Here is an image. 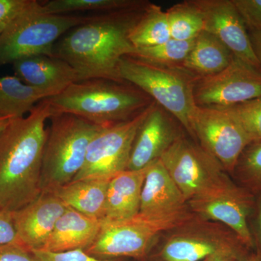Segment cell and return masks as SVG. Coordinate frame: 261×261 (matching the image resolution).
I'll list each match as a JSON object with an SVG mask.
<instances>
[{"label": "cell", "mask_w": 261, "mask_h": 261, "mask_svg": "<svg viewBox=\"0 0 261 261\" xmlns=\"http://www.w3.org/2000/svg\"><path fill=\"white\" fill-rule=\"evenodd\" d=\"M195 41H180L171 38L159 45L136 49L135 54L130 56L155 65L181 68Z\"/></svg>", "instance_id": "cell-27"}, {"label": "cell", "mask_w": 261, "mask_h": 261, "mask_svg": "<svg viewBox=\"0 0 261 261\" xmlns=\"http://www.w3.org/2000/svg\"><path fill=\"white\" fill-rule=\"evenodd\" d=\"M239 261H255V260H242Z\"/></svg>", "instance_id": "cell-40"}, {"label": "cell", "mask_w": 261, "mask_h": 261, "mask_svg": "<svg viewBox=\"0 0 261 261\" xmlns=\"http://www.w3.org/2000/svg\"><path fill=\"white\" fill-rule=\"evenodd\" d=\"M14 118H9V117H0V133L5 129V127L8 126L11 120Z\"/></svg>", "instance_id": "cell-38"}, {"label": "cell", "mask_w": 261, "mask_h": 261, "mask_svg": "<svg viewBox=\"0 0 261 261\" xmlns=\"http://www.w3.org/2000/svg\"><path fill=\"white\" fill-rule=\"evenodd\" d=\"M171 39L167 13L159 5L149 3L129 34L136 49L153 47Z\"/></svg>", "instance_id": "cell-24"}, {"label": "cell", "mask_w": 261, "mask_h": 261, "mask_svg": "<svg viewBox=\"0 0 261 261\" xmlns=\"http://www.w3.org/2000/svg\"><path fill=\"white\" fill-rule=\"evenodd\" d=\"M39 3L36 0L0 34V65L34 56H53L56 41L61 36L94 16L45 14L39 11Z\"/></svg>", "instance_id": "cell-7"}, {"label": "cell", "mask_w": 261, "mask_h": 261, "mask_svg": "<svg viewBox=\"0 0 261 261\" xmlns=\"http://www.w3.org/2000/svg\"><path fill=\"white\" fill-rule=\"evenodd\" d=\"M36 0H0V23H9L35 3Z\"/></svg>", "instance_id": "cell-32"}, {"label": "cell", "mask_w": 261, "mask_h": 261, "mask_svg": "<svg viewBox=\"0 0 261 261\" xmlns=\"http://www.w3.org/2000/svg\"><path fill=\"white\" fill-rule=\"evenodd\" d=\"M152 104L128 121L102 128L89 144L83 166L71 181L111 179L126 171L136 135Z\"/></svg>", "instance_id": "cell-10"}, {"label": "cell", "mask_w": 261, "mask_h": 261, "mask_svg": "<svg viewBox=\"0 0 261 261\" xmlns=\"http://www.w3.org/2000/svg\"><path fill=\"white\" fill-rule=\"evenodd\" d=\"M147 5L94 14L56 44L53 56L68 63L76 71L79 82L106 80L123 83L118 65L122 58L135 54L129 34Z\"/></svg>", "instance_id": "cell-1"}, {"label": "cell", "mask_w": 261, "mask_h": 261, "mask_svg": "<svg viewBox=\"0 0 261 261\" xmlns=\"http://www.w3.org/2000/svg\"><path fill=\"white\" fill-rule=\"evenodd\" d=\"M32 252L37 261H118L92 256L82 249L59 252L42 250H32Z\"/></svg>", "instance_id": "cell-31"}, {"label": "cell", "mask_w": 261, "mask_h": 261, "mask_svg": "<svg viewBox=\"0 0 261 261\" xmlns=\"http://www.w3.org/2000/svg\"><path fill=\"white\" fill-rule=\"evenodd\" d=\"M203 17L205 31L219 39L233 56L260 71L248 30L233 0H193Z\"/></svg>", "instance_id": "cell-14"}, {"label": "cell", "mask_w": 261, "mask_h": 261, "mask_svg": "<svg viewBox=\"0 0 261 261\" xmlns=\"http://www.w3.org/2000/svg\"><path fill=\"white\" fill-rule=\"evenodd\" d=\"M51 116L43 99L28 116L11 120L0 133V207L11 214L42 195L45 123Z\"/></svg>", "instance_id": "cell-2"}, {"label": "cell", "mask_w": 261, "mask_h": 261, "mask_svg": "<svg viewBox=\"0 0 261 261\" xmlns=\"http://www.w3.org/2000/svg\"><path fill=\"white\" fill-rule=\"evenodd\" d=\"M146 169L126 170L110 179L102 221H122L139 214Z\"/></svg>", "instance_id": "cell-20"}, {"label": "cell", "mask_w": 261, "mask_h": 261, "mask_svg": "<svg viewBox=\"0 0 261 261\" xmlns=\"http://www.w3.org/2000/svg\"><path fill=\"white\" fill-rule=\"evenodd\" d=\"M42 167V192L69 183L80 172L89 144L104 127L74 115L51 116Z\"/></svg>", "instance_id": "cell-6"}, {"label": "cell", "mask_w": 261, "mask_h": 261, "mask_svg": "<svg viewBox=\"0 0 261 261\" xmlns=\"http://www.w3.org/2000/svg\"><path fill=\"white\" fill-rule=\"evenodd\" d=\"M66 205L51 192H42L37 200L12 213L20 245L30 251L42 250Z\"/></svg>", "instance_id": "cell-16"}, {"label": "cell", "mask_w": 261, "mask_h": 261, "mask_svg": "<svg viewBox=\"0 0 261 261\" xmlns=\"http://www.w3.org/2000/svg\"><path fill=\"white\" fill-rule=\"evenodd\" d=\"M102 221L67 207L42 250L59 252L82 249L94 243Z\"/></svg>", "instance_id": "cell-19"}, {"label": "cell", "mask_w": 261, "mask_h": 261, "mask_svg": "<svg viewBox=\"0 0 261 261\" xmlns=\"http://www.w3.org/2000/svg\"><path fill=\"white\" fill-rule=\"evenodd\" d=\"M234 58L218 38L210 33L202 32L196 38L193 47L181 68L195 78H205L225 69Z\"/></svg>", "instance_id": "cell-22"}, {"label": "cell", "mask_w": 261, "mask_h": 261, "mask_svg": "<svg viewBox=\"0 0 261 261\" xmlns=\"http://www.w3.org/2000/svg\"><path fill=\"white\" fill-rule=\"evenodd\" d=\"M257 231H258V238L261 245V197L257 202Z\"/></svg>", "instance_id": "cell-37"}, {"label": "cell", "mask_w": 261, "mask_h": 261, "mask_svg": "<svg viewBox=\"0 0 261 261\" xmlns=\"http://www.w3.org/2000/svg\"><path fill=\"white\" fill-rule=\"evenodd\" d=\"M144 0H50L39 3V11L45 14L65 15L78 12L114 13L138 9L148 4Z\"/></svg>", "instance_id": "cell-25"}, {"label": "cell", "mask_w": 261, "mask_h": 261, "mask_svg": "<svg viewBox=\"0 0 261 261\" xmlns=\"http://www.w3.org/2000/svg\"><path fill=\"white\" fill-rule=\"evenodd\" d=\"M44 101L51 116L74 115L102 127L128 121L153 102L132 84L106 80L75 82Z\"/></svg>", "instance_id": "cell-3"}, {"label": "cell", "mask_w": 261, "mask_h": 261, "mask_svg": "<svg viewBox=\"0 0 261 261\" xmlns=\"http://www.w3.org/2000/svg\"><path fill=\"white\" fill-rule=\"evenodd\" d=\"M160 261H201L214 255L236 258L241 240L224 225L194 216L161 237Z\"/></svg>", "instance_id": "cell-8"}, {"label": "cell", "mask_w": 261, "mask_h": 261, "mask_svg": "<svg viewBox=\"0 0 261 261\" xmlns=\"http://www.w3.org/2000/svg\"><path fill=\"white\" fill-rule=\"evenodd\" d=\"M234 257L226 256V255H214L207 257L203 261H234Z\"/></svg>", "instance_id": "cell-36"}, {"label": "cell", "mask_w": 261, "mask_h": 261, "mask_svg": "<svg viewBox=\"0 0 261 261\" xmlns=\"http://www.w3.org/2000/svg\"><path fill=\"white\" fill-rule=\"evenodd\" d=\"M110 179H85L70 181L53 191L66 205L89 217L102 221Z\"/></svg>", "instance_id": "cell-21"}, {"label": "cell", "mask_w": 261, "mask_h": 261, "mask_svg": "<svg viewBox=\"0 0 261 261\" xmlns=\"http://www.w3.org/2000/svg\"><path fill=\"white\" fill-rule=\"evenodd\" d=\"M261 97V73L237 58L211 76L197 79L194 98L197 107L226 109Z\"/></svg>", "instance_id": "cell-13"}, {"label": "cell", "mask_w": 261, "mask_h": 261, "mask_svg": "<svg viewBox=\"0 0 261 261\" xmlns=\"http://www.w3.org/2000/svg\"><path fill=\"white\" fill-rule=\"evenodd\" d=\"M247 30L261 34V0H233Z\"/></svg>", "instance_id": "cell-30"}, {"label": "cell", "mask_w": 261, "mask_h": 261, "mask_svg": "<svg viewBox=\"0 0 261 261\" xmlns=\"http://www.w3.org/2000/svg\"><path fill=\"white\" fill-rule=\"evenodd\" d=\"M187 207L185 196L161 160L149 165L146 169L139 214L159 216L181 211Z\"/></svg>", "instance_id": "cell-17"}, {"label": "cell", "mask_w": 261, "mask_h": 261, "mask_svg": "<svg viewBox=\"0 0 261 261\" xmlns=\"http://www.w3.org/2000/svg\"><path fill=\"white\" fill-rule=\"evenodd\" d=\"M17 77L25 84L48 91L53 96L79 82L76 71L68 63L54 56H38L13 63Z\"/></svg>", "instance_id": "cell-18"}, {"label": "cell", "mask_w": 261, "mask_h": 261, "mask_svg": "<svg viewBox=\"0 0 261 261\" xmlns=\"http://www.w3.org/2000/svg\"><path fill=\"white\" fill-rule=\"evenodd\" d=\"M166 11L172 39L191 41L205 31L203 17L193 0L173 5Z\"/></svg>", "instance_id": "cell-26"}, {"label": "cell", "mask_w": 261, "mask_h": 261, "mask_svg": "<svg viewBox=\"0 0 261 261\" xmlns=\"http://www.w3.org/2000/svg\"><path fill=\"white\" fill-rule=\"evenodd\" d=\"M20 244L11 213L0 207V245Z\"/></svg>", "instance_id": "cell-34"}, {"label": "cell", "mask_w": 261, "mask_h": 261, "mask_svg": "<svg viewBox=\"0 0 261 261\" xmlns=\"http://www.w3.org/2000/svg\"><path fill=\"white\" fill-rule=\"evenodd\" d=\"M233 173L252 193H261V142H252L240 155Z\"/></svg>", "instance_id": "cell-28"}, {"label": "cell", "mask_w": 261, "mask_h": 261, "mask_svg": "<svg viewBox=\"0 0 261 261\" xmlns=\"http://www.w3.org/2000/svg\"><path fill=\"white\" fill-rule=\"evenodd\" d=\"M191 212L201 219L224 225L245 246L253 245L248 219L254 207L252 192L228 177L218 186L187 202Z\"/></svg>", "instance_id": "cell-11"}, {"label": "cell", "mask_w": 261, "mask_h": 261, "mask_svg": "<svg viewBox=\"0 0 261 261\" xmlns=\"http://www.w3.org/2000/svg\"><path fill=\"white\" fill-rule=\"evenodd\" d=\"M160 160L187 202L228 177L221 163L185 133L173 142Z\"/></svg>", "instance_id": "cell-9"}, {"label": "cell", "mask_w": 261, "mask_h": 261, "mask_svg": "<svg viewBox=\"0 0 261 261\" xmlns=\"http://www.w3.org/2000/svg\"><path fill=\"white\" fill-rule=\"evenodd\" d=\"M179 122L153 102L139 128L132 146L126 170L140 171L161 159L175 140L184 133Z\"/></svg>", "instance_id": "cell-15"}, {"label": "cell", "mask_w": 261, "mask_h": 261, "mask_svg": "<svg viewBox=\"0 0 261 261\" xmlns=\"http://www.w3.org/2000/svg\"><path fill=\"white\" fill-rule=\"evenodd\" d=\"M195 216L187 207L171 214L145 216L138 214L130 219L102 221L94 243L85 252L99 258L147 256L163 234L185 224Z\"/></svg>", "instance_id": "cell-5"}, {"label": "cell", "mask_w": 261, "mask_h": 261, "mask_svg": "<svg viewBox=\"0 0 261 261\" xmlns=\"http://www.w3.org/2000/svg\"><path fill=\"white\" fill-rule=\"evenodd\" d=\"M120 78L135 86L172 115L192 137V123L197 106L194 98L195 78L179 68L162 66L135 57L122 58Z\"/></svg>", "instance_id": "cell-4"}, {"label": "cell", "mask_w": 261, "mask_h": 261, "mask_svg": "<svg viewBox=\"0 0 261 261\" xmlns=\"http://www.w3.org/2000/svg\"><path fill=\"white\" fill-rule=\"evenodd\" d=\"M192 138L232 173L250 140L234 118L224 109L197 107L192 123Z\"/></svg>", "instance_id": "cell-12"}, {"label": "cell", "mask_w": 261, "mask_h": 261, "mask_svg": "<svg viewBox=\"0 0 261 261\" xmlns=\"http://www.w3.org/2000/svg\"><path fill=\"white\" fill-rule=\"evenodd\" d=\"M8 23H0V34L3 32L5 28L8 27Z\"/></svg>", "instance_id": "cell-39"}, {"label": "cell", "mask_w": 261, "mask_h": 261, "mask_svg": "<svg viewBox=\"0 0 261 261\" xmlns=\"http://www.w3.org/2000/svg\"><path fill=\"white\" fill-rule=\"evenodd\" d=\"M248 32L254 53H255V56H256L257 61H258L259 65H260V72L261 73V34L251 32V31H248Z\"/></svg>", "instance_id": "cell-35"}, {"label": "cell", "mask_w": 261, "mask_h": 261, "mask_svg": "<svg viewBox=\"0 0 261 261\" xmlns=\"http://www.w3.org/2000/svg\"><path fill=\"white\" fill-rule=\"evenodd\" d=\"M0 261H37L32 251L20 244L0 245Z\"/></svg>", "instance_id": "cell-33"}, {"label": "cell", "mask_w": 261, "mask_h": 261, "mask_svg": "<svg viewBox=\"0 0 261 261\" xmlns=\"http://www.w3.org/2000/svg\"><path fill=\"white\" fill-rule=\"evenodd\" d=\"M224 110L240 123L251 143L261 142V97Z\"/></svg>", "instance_id": "cell-29"}, {"label": "cell", "mask_w": 261, "mask_h": 261, "mask_svg": "<svg viewBox=\"0 0 261 261\" xmlns=\"http://www.w3.org/2000/svg\"><path fill=\"white\" fill-rule=\"evenodd\" d=\"M53 94L24 84L17 76L0 77V117H24L43 99Z\"/></svg>", "instance_id": "cell-23"}]
</instances>
